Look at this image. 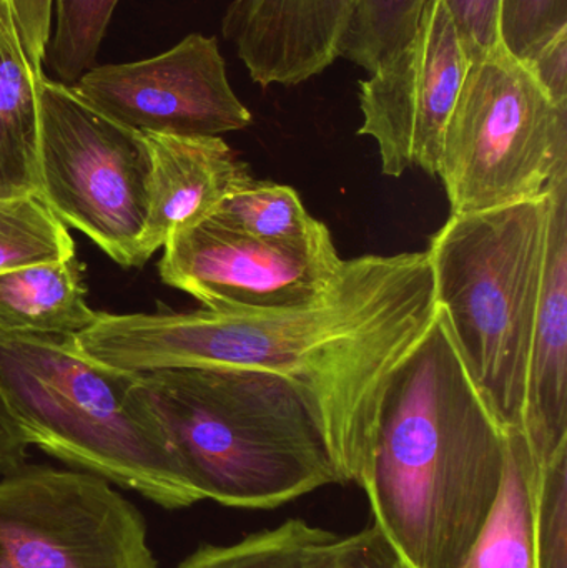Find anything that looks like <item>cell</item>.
Returning <instances> with one entry per match:
<instances>
[{"label":"cell","instance_id":"cell-22","mask_svg":"<svg viewBox=\"0 0 567 568\" xmlns=\"http://www.w3.org/2000/svg\"><path fill=\"white\" fill-rule=\"evenodd\" d=\"M119 0H53L55 30L50 36L45 60L60 82L73 85L95 67Z\"/></svg>","mask_w":567,"mask_h":568},{"label":"cell","instance_id":"cell-24","mask_svg":"<svg viewBox=\"0 0 567 568\" xmlns=\"http://www.w3.org/2000/svg\"><path fill=\"white\" fill-rule=\"evenodd\" d=\"M563 30H567V0H503V45L516 59H531Z\"/></svg>","mask_w":567,"mask_h":568},{"label":"cell","instance_id":"cell-19","mask_svg":"<svg viewBox=\"0 0 567 568\" xmlns=\"http://www.w3.org/2000/svg\"><path fill=\"white\" fill-rule=\"evenodd\" d=\"M335 539L328 530L292 519L232 546L199 547L176 568H306L313 556Z\"/></svg>","mask_w":567,"mask_h":568},{"label":"cell","instance_id":"cell-7","mask_svg":"<svg viewBox=\"0 0 567 568\" xmlns=\"http://www.w3.org/2000/svg\"><path fill=\"white\" fill-rule=\"evenodd\" d=\"M39 199L123 268H140L150 153L135 132L87 102L75 87L36 75Z\"/></svg>","mask_w":567,"mask_h":568},{"label":"cell","instance_id":"cell-11","mask_svg":"<svg viewBox=\"0 0 567 568\" xmlns=\"http://www.w3.org/2000/svg\"><path fill=\"white\" fill-rule=\"evenodd\" d=\"M73 87L103 115L140 133L220 136L252 125L219 40L202 33L152 59L92 67Z\"/></svg>","mask_w":567,"mask_h":568},{"label":"cell","instance_id":"cell-5","mask_svg":"<svg viewBox=\"0 0 567 568\" xmlns=\"http://www.w3.org/2000/svg\"><path fill=\"white\" fill-rule=\"evenodd\" d=\"M548 216L549 190L502 209L449 215L426 250L436 303L479 393L506 429L523 430Z\"/></svg>","mask_w":567,"mask_h":568},{"label":"cell","instance_id":"cell-1","mask_svg":"<svg viewBox=\"0 0 567 568\" xmlns=\"http://www.w3.org/2000/svg\"><path fill=\"white\" fill-rule=\"evenodd\" d=\"M438 313L428 253L343 260L312 303L253 313H97L72 336L97 363L129 373L249 367L315 397L343 484H360L389 374Z\"/></svg>","mask_w":567,"mask_h":568},{"label":"cell","instance_id":"cell-30","mask_svg":"<svg viewBox=\"0 0 567 568\" xmlns=\"http://www.w3.org/2000/svg\"><path fill=\"white\" fill-rule=\"evenodd\" d=\"M2 2H7V0H0V3H2Z\"/></svg>","mask_w":567,"mask_h":568},{"label":"cell","instance_id":"cell-16","mask_svg":"<svg viewBox=\"0 0 567 568\" xmlns=\"http://www.w3.org/2000/svg\"><path fill=\"white\" fill-rule=\"evenodd\" d=\"M85 265L75 255L0 273V333L69 337L93 324Z\"/></svg>","mask_w":567,"mask_h":568},{"label":"cell","instance_id":"cell-8","mask_svg":"<svg viewBox=\"0 0 567 568\" xmlns=\"http://www.w3.org/2000/svg\"><path fill=\"white\" fill-rule=\"evenodd\" d=\"M145 517L102 477L52 466L0 477V568H156Z\"/></svg>","mask_w":567,"mask_h":568},{"label":"cell","instance_id":"cell-23","mask_svg":"<svg viewBox=\"0 0 567 568\" xmlns=\"http://www.w3.org/2000/svg\"><path fill=\"white\" fill-rule=\"evenodd\" d=\"M533 536L536 568H567V447L538 466Z\"/></svg>","mask_w":567,"mask_h":568},{"label":"cell","instance_id":"cell-9","mask_svg":"<svg viewBox=\"0 0 567 568\" xmlns=\"http://www.w3.org/2000/svg\"><path fill=\"white\" fill-rule=\"evenodd\" d=\"M469 57L443 0H428L413 39L360 82L358 135L378 146L383 175H438L446 125Z\"/></svg>","mask_w":567,"mask_h":568},{"label":"cell","instance_id":"cell-10","mask_svg":"<svg viewBox=\"0 0 567 568\" xmlns=\"http://www.w3.org/2000/svg\"><path fill=\"white\" fill-rule=\"evenodd\" d=\"M343 260L333 236L303 245L263 242L206 219L170 236L159 273L166 286L215 313L285 310L312 303Z\"/></svg>","mask_w":567,"mask_h":568},{"label":"cell","instance_id":"cell-26","mask_svg":"<svg viewBox=\"0 0 567 568\" xmlns=\"http://www.w3.org/2000/svg\"><path fill=\"white\" fill-rule=\"evenodd\" d=\"M452 13L469 60L503 45V0H443Z\"/></svg>","mask_w":567,"mask_h":568},{"label":"cell","instance_id":"cell-4","mask_svg":"<svg viewBox=\"0 0 567 568\" xmlns=\"http://www.w3.org/2000/svg\"><path fill=\"white\" fill-rule=\"evenodd\" d=\"M0 403L29 446L163 509L202 503L142 374L89 359L72 336L0 333Z\"/></svg>","mask_w":567,"mask_h":568},{"label":"cell","instance_id":"cell-14","mask_svg":"<svg viewBox=\"0 0 567 568\" xmlns=\"http://www.w3.org/2000/svg\"><path fill=\"white\" fill-rule=\"evenodd\" d=\"M150 153L145 229L140 242L143 265L170 236L199 225L220 203L253 179L222 136L143 133Z\"/></svg>","mask_w":567,"mask_h":568},{"label":"cell","instance_id":"cell-25","mask_svg":"<svg viewBox=\"0 0 567 568\" xmlns=\"http://www.w3.org/2000/svg\"><path fill=\"white\" fill-rule=\"evenodd\" d=\"M306 568H405L385 534L372 524L358 534L326 544Z\"/></svg>","mask_w":567,"mask_h":568},{"label":"cell","instance_id":"cell-20","mask_svg":"<svg viewBox=\"0 0 567 568\" xmlns=\"http://www.w3.org/2000/svg\"><path fill=\"white\" fill-rule=\"evenodd\" d=\"M75 255L69 229L36 195L0 199V273Z\"/></svg>","mask_w":567,"mask_h":568},{"label":"cell","instance_id":"cell-17","mask_svg":"<svg viewBox=\"0 0 567 568\" xmlns=\"http://www.w3.org/2000/svg\"><path fill=\"white\" fill-rule=\"evenodd\" d=\"M538 463L522 429H508L498 500L462 568H536L533 496Z\"/></svg>","mask_w":567,"mask_h":568},{"label":"cell","instance_id":"cell-12","mask_svg":"<svg viewBox=\"0 0 567 568\" xmlns=\"http://www.w3.org/2000/svg\"><path fill=\"white\" fill-rule=\"evenodd\" d=\"M352 0H233L223 36L236 47L253 82L293 87L340 57Z\"/></svg>","mask_w":567,"mask_h":568},{"label":"cell","instance_id":"cell-29","mask_svg":"<svg viewBox=\"0 0 567 568\" xmlns=\"http://www.w3.org/2000/svg\"><path fill=\"white\" fill-rule=\"evenodd\" d=\"M29 447L26 437L0 403V477L26 466Z\"/></svg>","mask_w":567,"mask_h":568},{"label":"cell","instance_id":"cell-27","mask_svg":"<svg viewBox=\"0 0 567 568\" xmlns=\"http://www.w3.org/2000/svg\"><path fill=\"white\" fill-rule=\"evenodd\" d=\"M20 42L37 73L43 72L52 36L53 0H9Z\"/></svg>","mask_w":567,"mask_h":568},{"label":"cell","instance_id":"cell-3","mask_svg":"<svg viewBox=\"0 0 567 568\" xmlns=\"http://www.w3.org/2000/svg\"><path fill=\"white\" fill-rule=\"evenodd\" d=\"M176 459L203 500L275 509L343 484L315 397L249 367L142 373Z\"/></svg>","mask_w":567,"mask_h":568},{"label":"cell","instance_id":"cell-2","mask_svg":"<svg viewBox=\"0 0 567 568\" xmlns=\"http://www.w3.org/2000/svg\"><path fill=\"white\" fill-rule=\"evenodd\" d=\"M508 429L473 381L448 317L389 374L358 486L405 568H462L505 479Z\"/></svg>","mask_w":567,"mask_h":568},{"label":"cell","instance_id":"cell-15","mask_svg":"<svg viewBox=\"0 0 567 568\" xmlns=\"http://www.w3.org/2000/svg\"><path fill=\"white\" fill-rule=\"evenodd\" d=\"M9 0L0 3V199L39 196V100Z\"/></svg>","mask_w":567,"mask_h":568},{"label":"cell","instance_id":"cell-13","mask_svg":"<svg viewBox=\"0 0 567 568\" xmlns=\"http://www.w3.org/2000/svg\"><path fill=\"white\" fill-rule=\"evenodd\" d=\"M523 433L538 466L567 447V172L549 189L545 275L529 347Z\"/></svg>","mask_w":567,"mask_h":568},{"label":"cell","instance_id":"cell-6","mask_svg":"<svg viewBox=\"0 0 567 568\" xmlns=\"http://www.w3.org/2000/svg\"><path fill=\"white\" fill-rule=\"evenodd\" d=\"M567 172V105L505 45L469 60L438 175L452 215L539 199Z\"/></svg>","mask_w":567,"mask_h":568},{"label":"cell","instance_id":"cell-21","mask_svg":"<svg viewBox=\"0 0 567 568\" xmlns=\"http://www.w3.org/2000/svg\"><path fill=\"white\" fill-rule=\"evenodd\" d=\"M428 0H352L340 57L373 73L418 29Z\"/></svg>","mask_w":567,"mask_h":568},{"label":"cell","instance_id":"cell-28","mask_svg":"<svg viewBox=\"0 0 567 568\" xmlns=\"http://www.w3.org/2000/svg\"><path fill=\"white\" fill-rule=\"evenodd\" d=\"M555 102L567 105V30L523 60Z\"/></svg>","mask_w":567,"mask_h":568},{"label":"cell","instance_id":"cell-18","mask_svg":"<svg viewBox=\"0 0 567 568\" xmlns=\"http://www.w3.org/2000/svg\"><path fill=\"white\" fill-rule=\"evenodd\" d=\"M210 220L263 242L303 245L332 235L306 212L292 186L252 179L230 193Z\"/></svg>","mask_w":567,"mask_h":568}]
</instances>
